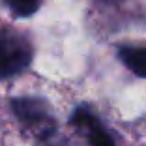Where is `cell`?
Returning a JSON list of instances; mask_svg holds the SVG:
<instances>
[{"label":"cell","mask_w":146,"mask_h":146,"mask_svg":"<svg viewBox=\"0 0 146 146\" xmlns=\"http://www.w3.org/2000/svg\"><path fill=\"white\" fill-rule=\"evenodd\" d=\"M34 49L21 32L13 28L0 30V79H9L25 71L32 62Z\"/></svg>","instance_id":"1"},{"label":"cell","mask_w":146,"mask_h":146,"mask_svg":"<svg viewBox=\"0 0 146 146\" xmlns=\"http://www.w3.org/2000/svg\"><path fill=\"white\" fill-rule=\"evenodd\" d=\"M11 111L25 125L41 129V137H47L54 127V122L51 118V107L43 98H38V96L13 98Z\"/></svg>","instance_id":"2"},{"label":"cell","mask_w":146,"mask_h":146,"mask_svg":"<svg viewBox=\"0 0 146 146\" xmlns=\"http://www.w3.org/2000/svg\"><path fill=\"white\" fill-rule=\"evenodd\" d=\"M69 124L75 125V127L86 129L90 146H114L112 137L103 129L101 122L96 118V114L88 107H77L75 109L71 118H69Z\"/></svg>","instance_id":"3"},{"label":"cell","mask_w":146,"mask_h":146,"mask_svg":"<svg viewBox=\"0 0 146 146\" xmlns=\"http://www.w3.org/2000/svg\"><path fill=\"white\" fill-rule=\"evenodd\" d=\"M118 56L137 77L146 79V47H120Z\"/></svg>","instance_id":"4"},{"label":"cell","mask_w":146,"mask_h":146,"mask_svg":"<svg viewBox=\"0 0 146 146\" xmlns=\"http://www.w3.org/2000/svg\"><path fill=\"white\" fill-rule=\"evenodd\" d=\"M6 6L11 9L13 15L17 17H30L39 9L41 0H4Z\"/></svg>","instance_id":"5"},{"label":"cell","mask_w":146,"mask_h":146,"mask_svg":"<svg viewBox=\"0 0 146 146\" xmlns=\"http://www.w3.org/2000/svg\"><path fill=\"white\" fill-rule=\"evenodd\" d=\"M105 2H120V0H105Z\"/></svg>","instance_id":"6"}]
</instances>
